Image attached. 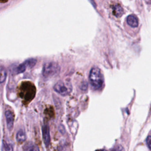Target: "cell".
Here are the masks:
<instances>
[{
    "label": "cell",
    "instance_id": "1",
    "mask_svg": "<svg viewBox=\"0 0 151 151\" xmlns=\"http://www.w3.org/2000/svg\"><path fill=\"white\" fill-rule=\"evenodd\" d=\"M89 81L94 89L98 90L101 88L104 83V78L100 69L97 67H93L90 71Z\"/></svg>",
    "mask_w": 151,
    "mask_h": 151
},
{
    "label": "cell",
    "instance_id": "2",
    "mask_svg": "<svg viewBox=\"0 0 151 151\" xmlns=\"http://www.w3.org/2000/svg\"><path fill=\"white\" fill-rule=\"evenodd\" d=\"M55 91L62 96L69 94L72 91L71 83L69 80H63L57 81L54 86Z\"/></svg>",
    "mask_w": 151,
    "mask_h": 151
},
{
    "label": "cell",
    "instance_id": "3",
    "mask_svg": "<svg viewBox=\"0 0 151 151\" xmlns=\"http://www.w3.org/2000/svg\"><path fill=\"white\" fill-rule=\"evenodd\" d=\"M59 65L54 61L47 62L44 64L42 68V75L45 77H51L57 75L60 71Z\"/></svg>",
    "mask_w": 151,
    "mask_h": 151
},
{
    "label": "cell",
    "instance_id": "4",
    "mask_svg": "<svg viewBox=\"0 0 151 151\" xmlns=\"http://www.w3.org/2000/svg\"><path fill=\"white\" fill-rule=\"evenodd\" d=\"M42 139L45 145L47 147L50 143V129L47 124H44L42 127Z\"/></svg>",
    "mask_w": 151,
    "mask_h": 151
},
{
    "label": "cell",
    "instance_id": "5",
    "mask_svg": "<svg viewBox=\"0 0 151 151\" xmlns=\"http://www.w3.org/2000/svg\"><path fill=\"white\" fill-rule=\"evenodd\" d=\"M5 116L6 118L7 127L9 130H11L12 129L13 125H14V113L11 110H8L5 111Z\"/></svg>",
    "mask_w": 151,
    "mask_h": 151
},
{
    "label": "cell",
    "instance_id": "6",
    "mask_svg": "<svg viewBox=\"0 0 151 151\" xmlns=\"http://www.w3.org/2000/svg\"><path fill=\"white\" fill-rule=\"evenodd\" d=\"M127 22L129 25H130L132 27L135 28L137 27L139 25V21L138 19L134 15H129L127 17Z\"/></svg>",
    "mask_w": 151,
    "mask_h": 151
},
{
    "label": "cell",
    "instance_id": "7",
    "mask_svg": "<svg viewBox=\"0 0 151 151\" xmlns=\"http://www.w3.org/2000/svg\"><path fill=\"white\" fill-rule=\"evenodd\" d=\"M123 13V9L122 7L119 5L116 4L113 7V14L117 17H120Z\"/></svg>",
    "mask_w": 151,
    "mask_h": 151
},
{
    "label": "cell",
    "instance_id": "8",
    "mask_svg": "<svg viewBox=\"0 0 151 151\" xmlns=\"http://www.w3.org/2000/svg\"><path fill=\"white\" fill-rule=\"evenodd\" d=\"M16 139L17 141L19 143H22L25 142L26 140V134L23 130L21 129L17 132L16 135Z\"/></svg>",
    "mask_w": 151,
    "mask_h": 151
},
{
    "label": "cell",
    "instance_id": "9",
    "mask_svg": "<svg viewBox=\"0 0 151 151\" xmlns=\"http://www.w3.org/2000/svg\"><path fill=\"white\" fill-rule=\"evenodd\" d=\"M24 151H40L38 146L31 142L27 143L24 146Z\"/></svg>",
    "mask_w": 151,
    "mask_h": 151
},
{
    "label": "cell",
    "instance_id": "10",
    "mask_svg": "<svg viewBox=\"0 0 151 151\" xmlns=\"http://www.w3.org/2000/svg\"><path fill=\"white\" fill-rule=\"evenodd\" d=\"M28 67L26 62L24 61L22 64H19L18 67H17V68L15 69L14 71L16 73V74H19V73H21L25 71L26 68Z\"/></svg>",
    "mask_w": 151,
    "mask_h": 151
},
{
    "label": "cell",
    "instance_id": "11",
    "mask_svg": "<svg viewBox=\"0 0 151 151\" xmlns=\"http://www.w3.org/2000/svg\"><path fill=\"white\" fill-rule=\"evenodd\" d=\"M2 151H13V147L11 144L4 140L2 145Z\"/></svg>",
    "mask_w": 151,
    "mask_h": 151
},
{
    "label": "cell",
    "instance_id": "12",
    "mask_svg": "<svg viewBox=\"0 0 151 151\" xmlns=\"http://www.w3.org/2000/svg\"><path fill=\"white\" fill-rule=\"evenodd\" d=\"M6 77V72L5 69L4 68L3 66H1V78H0V82L1 83H2Z\"/></svg>",
    "mask_w": 151,
    "mask_h": 151
},
{
    "label": "cell",
    "instance_id": "13",
    "mask_svg": "<svg viewBox=\"0 0 151 151\" xmlns=\"http://www.w3.org/2000/svg\"><path fill=\"white\" fill-rule=\"evenodd\" d=\"M25 62L27 63L28 68H31L35 65L37 63V60L34 58H29L28 60H27Z\"/></svg>",
    "mask_w": 151,
    "mask_h": 151
},
{
    "label": "cell",
    "instance_id": "14",
    "mask_svg": "<svg viewBox=\"0 0 151 151\" xmlns=\"http://www.w3.org/2000/svg\"><path fill=\"white\" fill-rule=\"evenodd\" d=\"M110 151H124V149L122 145H118L114 146L113 148H112L110 150Z\"/></svg>",
    "mask_w": 151,
    "mask_h": 151
},
{
    "label": "cell",
    "instance_id": "15",
    "mask_svg": "<svg viewBox=\"0 0 151 151\" xmlns=\"http://www.w3.org/2000/svg\"><path fill=\"white\" fill-rule=\"evenodd\" d=\"M146 144L149 149L151 150V136H149L146 138Z\"/></svg>",
    "mask_w": 151,
    "mask_h": 151
},
{
    "label": "cell",
    "instance_id": "16",
    "mask_svg": "<svg viewBox=\"0 0 151 151\" xmlns=\"http://www.w3.org/2000/svg\"><path fill=\"white\" fill-rule=\"evenodd\" d=\"M96 151H107V150H105V149H100V150H96Z\"/></svg>",
    "mask_w": 151,
    "mask_h": 151
}]
</instances>
